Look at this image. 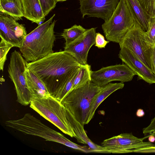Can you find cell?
<instances>
[{"mask_svg": "<svg viewBox=\"0 0 155 155\" xmlns=\"http://www.w3.org/2000/svg\"><path fill=\"white\" fill-rule=\"evenodd\" d=\"M141 28L146 32L149 28L150 17L143 9L138 0H124Z\"/></svg>", "mask_w": 155, "mask_h": 155, "instance_id": "cell-19", "label": "cell"}, {"mask_svg": "<svg viewBox=\"0 0 155 155\" xmlns=\"http://www.w3.org/2000/svg\"><path fill=\"white\" fill-rule=\"evenodd\" d=\"M109 41H106L104 36L99 33H96L95 46L99 48H104Z\"/></svg>", "mask_w": 155, "mask_h": 155, "instance_id": "cell-27", "label": "cell"}, {"mask_svg": "<svg viewBox=\"0 0 155 155\" xmlns=\"http://www.w3.org/2000/svg\"><path fill=\"white\" fill-rule=\"evenodd\" d=\"M135 18L124 0H120L111 17L102 25L108 41L120 43L133 26Z\"/></svg>", "mask_w": 155, "mask_h": 155, "instance_id": "cell-6", "label": "cell"}, {"mask_svg": "<svg viewBox=\"0 0 155 155\" xmlns=\"http://www.w3.org/2000/svg\"><path fill=\"white\" fill-rule=\"evenodd\" d=\"M96 30L95 28L87 29L83 34L64 48V51L73 57L80 64H87L89 50L95 44Z\"/></svg>", "mask_w": 155, "mask_h": 155, "instance_id": "cell-13", "label": "cell"}, {"mask_svg": "<svg viewBox=\"0 0 155 155\" xmlns=\"http://www.w3.org/2000/svg\"><path fill=\"white\" fill-rule=\"evenodd\" d=\"M0 11L11 16L16 20L24 17L21 0H0Z\"/></svg>", "mask_w": 155, "mask_h": 155, "instance_id": "cell-20", "label": "cell"}, {"mask_svg": "<svg viewBox=\"0 0 155 155\" xmlns=\"http://www.w3.org/2000/svg\"><path fill=\"white\" fill-rule=\"evenodd\" d=\"M143 30L135 18L134 24L119 43L134 54L154 73L152 64L153 46L148 43Z\"/></svg>", "mask_w": 155, "mask_h": 155, "instance_id": "cell-8", "label": "cell"}, {"mask_svg": "<svg viewBox=\"0 0 155 155\" xmlns=\"http://www.w3.org/2000/svg\"><path fill=\"white\" fill-rule=\"evenodd\" d=\"M152 64L154 73L155 74V45L153 46V48Z\"/></svg>", "mask_w": 155, "mask_h": 155, "instance_id": "cell-31", "label": "cell"}, {"mask_svg": "<svg viewBox=\"0 0 155 155\" xmlns=\"http://www.w3.org/2000/svg\"><path fill=\"white\" fill-rule=\"evenodd\" d=\"M24 25L11 16L0 12V37L14 47L21 48L27 35Z\"/></svg>", "mask_w": 155, "mask_h": 155, "instance_id": "cell-11", "label": "cell"}, {"mask_svg": "<svg viewBox=\"0 0 155 155\" xmlns=\"http://www.w3.org/2000/svg\"><path fill=\"white\" fill-rule=\"evenodd\" d=\"M123 83H109L101 87L100 91L93 98L88 113L87 124H88L94 116L95 111L101 104L109 96L117 90L123 88Z\"/></svg>", "mask_w": 155, "mask_h": 155, "instance_id": "cell-16", "label": "cell"}, {"mask_svg": "<svg viewBox=\"0 0 155 155\" xmlns=\"http://www.w3.org/2000/svg\"><path fill=\"white\" fill-rule=\"evenodd\" d=\"M87 29L80 25H75L70 28L64 30L61 36L65 41V46L70 44L83 34Z\"/></svg>", "mask_w": 155, "mask_h": 155, "instance_id": "cell-22", "label": "cell"}, {"mask_svg": "<svg viewBox=\"0 0 155 155\" xmlns=\"http://www.w3.org/2000/svg\"><path fill=\"white\" fill-rule=\"evenodd\" d=\"M28 64L20 52L15 50L11 53L8 68L9 77L15 86L17 101L24 106L30 104L31 99L26 76Z\"/></svg>", "mask_w": 155, "mask_h": 155, "instance_id": "cell-7", "label": "cell"}, {"mask_svg": "<svg viewBox=\"0 0 155 155\" xmlns=\"http://www.w3.org/2000/svg\"><path fill=\"white\" fill-rule=\"evenodd\" d=\"M143 133L144 135H153L155 137V116L152 119L150 124L143 129Z\"/></svg>", "mask_w": 155, "mask_h": 155, "instance_id": "cell-28", "label": "cell"}, {"mask_svg": "<svg viewBox=\"0 0 155 155\" xmlns=\"http://www.w3.org/2000/svg\"><path fill=\"white\" fill-rule=\"evenodd\" d=\"M58 2H62L64 1L68 0H57Z\"/></svg>", "mask_w": 155, "mask_h": 155, "instance_id": "cell-33", "label": "cell"}, {"mask_svg": "<svg viewBox=\"0 0 155 155\" xmlns=\"http://www.w3.org/2000/svg\"><path fill=\"white\" fill-rule=\"evenodd\" d=\"M120 48L119 58L138 76V79L149 84L155 83V74L131 51L124 47Z\"/></svg>", "mask_w": 155, "mask_h": 155, "instance_id": "cell-14", "label": "cell"}, {"mask_svg": "<svg viewBox=\"0 0 155 155\" xmlns=\"http://www.w3.org/2000/svg\"><path fill=\"white\" fill-rule=\"evenodd\" d=\"M146 41L153 46L155 45V17H151L148 29L145 32Z\"/></svg>", "mask_w": 155, "mask_h": 155, "instance_id": "cell-24", "label": "cell"}, {"mask_svg": "<svg viewBox=\"0 0 155 155\" xmlns=\"http://www.w3.org/2000/svg\"><path fill=\"white\" fill-rule=\"evenodd\" d=\"M120 0H79L82 18L96 17L106 22L117 7Z\"/></svg>", "mask_w": 155, "mask_h": 155, "instance_id": "cell-12", "label": "cell"}, {"mask_svg": "<svg viewBox=\"0 0 155 155\" xmlns=\"http://www.w3.org/2000/svg\"><path fill=\"white\" fill-rule=\"evenodd\" d=\"M80 64L65 51L53 52L28 63L32 71L45 85L50 95L61 101L63 91L77 67Z\"/></svg>", "mask_w": 155, "mask_h": 155, "instance_id": "cell-1", "label": "cell"}, {"mask_svg": "<svg viewBox=\"0 0 155 155\" xmlns=\"http://www.w3.org/2000/svg\"><path fill=\"white\" fill-rule=\"evenodd\" d=\"M149 136L139 138L132 133H122L104 140L101 146L107 149L108 153H134L135 150L140 148L155 146L152 143L143 141Z\"/></svg>", "mask_w": 155, "mask_h": 155, "instance_id": "cell-9", "label": "cell"}, {"mask_svg": "<svg viewBox=\"0 0 155 155\" xmlns=\"http://www.w3.org/2000/svg\"><path fill=\"white\" fill-rule=\"evenodd\" d=\"M5 124L7 126L25 134L39 137L46 141L57 142L85 153H89L91 150L89 147L80 146L71 141L62 134L42 123L30 113L25 114L23 117L18 120H7Z\"/></svg>", "mask_w": 155, "mask_h": 155, "instance_id": "cell-3", "label": "cell"}, {"mask_svg": "<svg viewBox=\"0 0 155 155\" xmlns=\"http://www.w3.org/2000/svg\"><path fill=\"white\" fill-rule=\"evenodd\" d=\"M24 17L38 25L45 19L39 0H21Z\"/></svg>", "mask_w": 155, "mask_h": 155, "instance_id": "cell-17", "label": "cell"}, {"mask_svg": "<svg viewBox=\"0 0 155 155\" xmlns=\"http://www.w3.org/2000/svg\"><path fill=\"white\" fill-rule=\"evenodd\" d=\"M148 140L151 143H154L155 141V137L153 135H150L148 137Z\"/></svg>", "mask_w": 155, "mask_h": 155, "instance_id": "cell-32", "label": "cell"}, {"mask_svg": "<svg viewBox=\"0 0 155 155\" xmlns=\"http://www.w3.org/2000/svg\"><path fill=\"white\" fill-rule=\"evenodd\" d=\"M145 115V112L142 109H139L137 110L136 112V115L137 117H143Z\"/></svg>", "mask_w": 155, "mask_h": 155, "instance_id": "cell-30", "label": "cell"}, {"mask_svg": "<svg viewBox=\"0 0 155 155\" xmlns=\"http://www.w3.org/2000/svg\"><path fill=\"white\" fill-rule=\"evenodd\" d=\"M65 112L67 118L75 134L74 137L78 142L87 144L89 147L94 150V152L108 153L105 148L95 144L89 139L84 130V125L78 121L74 115L66 108Z\"/></svg>", "mask_w": 155, "mask_h": 155, "instance_id": "cell-15", "label": "cell"}, {"mask_svg": "<svg viewBox=\"0 0 155 155\" xmlns=\"http://www.w3.org/2000/svg\"><path fill=\"white\" fill-rule=\"evenodd\" d=\"M150 17H155V0H138Z\"/></svg>", "mask_w": 155, "mask_h": 155, "instance_id": "cell-25", "label": "cell"}, {"mask_svg": "<svg viewBox=\"0 0 155 155\" xmlns=\"http://www.w3.org/2000/svg\"><path fill=\"white\" fill-rule=\"evenodd\" d=\"M54 14L46 21L40 24L27 35L20 50L27 61L41 59L54 52L53 48L56 36L54 28L56 21Z\"/></svg>", "mask_w": 155, "mask_h": 155, "instance_id": "cell-2", "label": "cell"}, {"mask_svg": "<svg viewBox=\"0 0 155 155\" xmlns=\"http://www.w3.org/2000/svg\"><path fill=\"white\" fill-rule=\"evenodd\" d=\"M135 73L126 64H118L103 67L96 71H91V81L101 87L114 81L121 82L131 81Z\"/></svg>", "mask_w": 155, "mask_h": 155, "instance_id": "cell-10", "label": "cell"}, {"mask_svg": "<svg viewBox=\"0 0 155 155\" xmlns=\"http://www.w3.org/2000/svg\"><path fill=\"white\" fill-rule=\"evenodd\" d=\"M26 73L31 99L35 98H44L51 95L44 84L32 71L27 68Z\"/></svg>", "mask_w": 155, "mask_h": 155, "instance_id": "cell-18", "label": "cell"}, {"mask_svg": "<svg viewBox=\"0 0 155 155\" xmlns=\"http://www.w3.org/2000/svg\"><path fill=\"white\" fill-rule=\"evenodd\" d=\"M134 153H155V146L140 148L135 150Z\"/></svg>", "mask_w": 155, "mask_h": 155, "instance_id": "cell-29", "label": "cell"}, {"mask_svg": "<svg viewBox=\"0 0 155 155\" xmlns=\"http://www.w3.org/2000/svg\"><path fill=\"white\" fill-rule=\"evenodd\" d=\"M91 66L87 64L85 65L80 64L78 73L75 78L71 91L83 87L88 82L91 81Z\"/></svg>", "mask_w": 155, "mask_h": 155, "instance_id": "cell-21", "label": "cell"}, {"mask_svg": "<svg viewBox=\"0 0 155 155\" xmlns=\"http://www.w3.org/2000/svg\"><path fill=\"white\" fill-rule=\"evenodd\" d=\"M43 14L45 17L56 6L57 0H39Z\"/></svg>", "mask_w": 155, "mask_h": 155, "instance_id": "cell-26", "label": "cell"}, {"mask_svg": "<svg viewBox=\"0 0 155 155\" xmlns=\"http://www.w3.org/2000/svg\"><path fill=\"white\" fill-rule=\"evenodd\" d=\"M30 107L42 117L71 137L75 134L67 119L65 108L61 102L51 95L31 100Z\"/></svg>", "mask_w": 155, "mask_h": 155, "instance_id": "cell-4", "label": "cell"}, {"mask_svg": "<svg viewBox=\"0 0 155 155\" xmlns=\"http://www.w3.org/2000/svg\"><path fill=\"white\" fill-rule=\"evenodd\" d=\"M14 46L1 38L0 42V70L3 71L5 62L7 59V54Z\"/></svg>", "mask_w": 155, "mask_h": 155, "instance_id": "cell-23", "label": "cell"}, {"mask_svg": "<svg viewBox=\"0 0 155 155\" xmlns=\"http://www.w3.org/2000/svg\"><path fill=\"white\" fill-rule=\"evenodd\" d=\"M101 87L90 81L84 86L71 91L61 101L65 107L82 125L87 124L92 100Z\"/></svg>", "mask_w": 155, "mask_h": 155, "instance_id": "cell-5", "label": "cell"}]
</instances>
